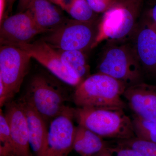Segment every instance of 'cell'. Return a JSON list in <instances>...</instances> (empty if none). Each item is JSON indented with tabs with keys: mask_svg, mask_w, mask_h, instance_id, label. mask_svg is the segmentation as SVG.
Segmentation results:
<instances>
[{
	"mask_svg": "<svg viewBox=\"0 0 156 156\" xmlns=\"http://www.w3.org/2000/svg\"><path fill=\"white\" fill-rule=\"evenodd\" d=\"M107 146L102 137L83 126L76 127L73 150L81 156H95Z\"/></svg>",
	"mask_w": 156,
	"mask_h": 156,
	"instance_id": "cell-16",
	"label": "cell"
},
{
	"mask_svg": "<svg viewBox=\"0 0 156 156\" xmlns=\"http://www.w3.org/2000/svg\"><path fill=\"white\" fill-rule=\"evenodd\" d=\"M28 10L42 33L56 30L68 19L60 9L48 0H34Z\"/></svg>",
	"mask_w": 156,
	"mask_h": 156,
	"instance_id": "cell-15",
	"label": "cell"
},
{
	"mask_svg": "<svg viewBox=\"0 0 156 156\" xmlns=\"http://www.w3.org/2000/svg\"><path fill=\"white\" fill-rule=\"evenodd\" d=\"M52 3H54L55 5L61 7L63 2V0H48Z\"/></svg>",
	"mask_w": 156,
	"mask_h": 156,
	"instance_id": "cell-27",
	"label": "cell"
},
{
	"mask_svg": "<svg viewBox=\"0 0 156 156\" xmlns=\"http://www.w3.org/2000/svg\"><path fill=\"white\" fill-rule=\"evenodd\" d=\"M74 110L68 107L50 122L42 156H68L73 150L76 128L73 123Z\"/></svg>",
	"mask_w": 156,
	"mask_h": 156,
	"instance_id": "cell-8",
	"label": "cell"
},
{
	"mask_svg": "<svg viewBox=\"0 0 156 156\" xmlns=\"http://www.w3.org/2000/svg\"><path fill=\"white\" fill-rule=\"evenodd\" d=\"M149 17L156 29V3L153 8L151 10L150 13Z\"/></svg>",
	"mask_w": 156,
	"mask_h": 156,
	"instance_id": "cell-25",
	"label": "cell"
},
{
	"mask_svg": "<svg viewBox=\"0 0 156 156\" xmlns=\"http://www.w3.org/2000/svg\"><path fill=\"white\" fill-rule=\"evenodd\" d=\"M5 114L11 129V156H34L30 144L27 120L19 101L6 103Z\"/></svg>",
	"mask_w": 156,
	"mask_h": 156,
	"instance_id": "cell-12",
	"label": "cell"
},
{
	"mask_svg": "<svg viewBox=\"0 0 156 156\" xmlns=\"http://www.w3.org/2000/svg\"><path fill=\"white\" fill-rule=\"evenodd\" d=\"M15 47L28 53L62 82L77 87L83 80L70 71L63 64L58 51L41 39L29 44H21Z\"/></svg>",
	"mask_w": 156,
	"mask_h": 156,
	"instance_id": "cell-9",
	"label": "cell"
},
{
	"mask_svg": "<svg viewBox=\"0 0 156 156\" xmlns=\"http://www.w3.org/2000/svg\"><path fill=\"white\" fill-rule=\"evenodd\" d=\"M57 50L63 64L71 72L83 81L89 76V66L85 52L79 50Z\"/></svg>",
	"mask_w": 156,
	"mask_h": 156,
	"instance_id": "cell-17",
	"label": "cell"
},
{
	"mask_svg": "<svg viewBox=\"0 0 156 156\" xmlns=\"http://www.w3.org/2000/svg\"><path fill=\"white\" fill-rule=\"evenodd\" d=\"M74 115L79 125L101 137L117 140L135 137L132 119L124 109L79 107L74 110Z\"/></svg>",
	"mask_w": 156,
	"mask_h": 156,
	"instance_id": "cell-1",
	"label": "cell"
},
{
	"mask_svg": "<svg viewBox=\"0 0 156 156\" xmlns=\"http://www.w3.org/2000/svg\"><path fill=\"white\" fill-rule=\"evenodd\" d=\"M0 23L1 45L29 44L37 35L42 33L29 10L7 17Z\"/></svg>",
	"mask_w": 156,
	"mask_h": 156,
	"instance_id": "cell-10",
	"label": "cell"
},
{
	"mask_svg": "<svg viewBox=\"0 0 156 156\" xmlns=\"http://www.w3.org/2000/svg\"><path fill=\"white\" fill-rule=\"evenodd\" d=\"M25 95L48 123L67 108L62 92L44 76L37 75L31 81Z\"/></svg>",
	"mask_w": 156,
	"mask_h": 156,
	"instance_id": "cell-6",
	"label": "cell"
},
{
	"mask_svg": "<svg viewBox=\"0 0 156 156\" xmlns=\"http://www.w3.org/2000/svg\"><path fill=\"white\" fill-rule=\"evenodd\" d=\"M131 119L136 137L156 143V122L144 119L134 114Z\"/></svg>",
	"mask_w": 156,
	"mask_h": 156,
	"instance_id": "cell-19",
	"label": "cell"
},
{
	"mask_svg": "<svg viewBox=\"0 0 156 156\" xmlns=\"http://www.w3.org/2000/svg\"><path fill=\"white\" fill-rule=\"evenodd\" d=\"M31 58L20 48L12 45H1L0 79L7 89L8 102L19 92L28 73Z\"/></svg>",
	"mask_w": 156,
	"mask_h": 156,
	"instance_id": "cell-7",
	"label": "cell"
},
{
	"mask_svg": "<svg viewBox=\"0 0 156 156\" xmlns=\"http://www.w3.org/2000/svg\"><path fill=\"white\" fill-rule=\"evenodd\" d=\"M92 10L97 14L104 13L114 4L116 0H87Z\"/></svg>",
	"mask_w": 156,
	"mask_h": 156,
	"instance_id": "cell-23",
	"label": "cell"
},
{
	"mask_svg": "<svg viewBox=\"0 0 156 156\" xmlns=\"http://www.w3.org/2000/svg\"><path fill=\"white\" fill-rule=\"evenodd\" d=\"M63 10L73 19L86 22H97V14L87 0H71Z\"/></svg>",
	"mask_w": 156,
	"mask_h": 156,
	"instance_id": "cell-18",
	"label": "cell"
},
{
	"mask_svg": "<svg viewBox=\"0 0 156 156\" xmlns=\"http://www.w3.org/2000/svg\"><path fill=\"white\" fill-rule=\"evenodd\" d=\"M98 27L97 22H82L68 18L59 28L41 39L57 50L85 52L94 48Z\"/></svg>",
	"mask_w": 156,
	"mask_h": 156,
	"instance_id": "cell-5",
	"label": "cell"
},
{
	"mask_svg": "<svg viewBox=\"0 0 156 156\" xmlns=\"http://www.w3.org/2000/svg\"><path fill=\"white\" fill-rule=\"evenodd\" d=\"M0 156H11V129L5 114L0 112Z\"/></svg>",
	"mask_w": 156,
	"mask_h": 156,
	"instance_id": "cell-21",
	"label": "cell"
},
{
	"mask_svg": "<svg viewBox=\"0 0 156 156\" xmlns=\"http://www.w3.org/2000/svg\"><path fill=\"white\" fill-rule=\"evenodd\" d=\"M7 1V7H8V12H9L12 10L13 5L16 0H6Z\"/></svg>",
	"mask_w": 156,
	"mask_h": 156,
	"instance_id": "cell-26",
	"label": "cell"
},
{
	"mask_svg": "<svg viewBox=\"0 0 156 156\" xmlns=\"http://www.w3.org/2000/svg\"><path fill=\"white\" fill-rule=\"evenodd\" d=\"M144 0H116L98 23L94 48L103 41L122 42L131 38L138 23Z\"/></svg>",
	"mask_w": 156,
	"mask_h": 156,
	"instance_id": "cell-2",
	"label": "cell"
},
{
	"mask_svg": "<svg viewBox=\"0 0 156 156\" xmlns=\"http://www.w3.org/2000/svg\"><path fill=\"white\" fill-rule=\"evenodd\" d=\"M109 42L98 66V73L121 81L127 87L143 82V69L132 44Z\"/></svg>",
	"mask_w": 156,
	"mask_h": 156,
	"instance_id": "cell-4",
	"label": "cell"
},
{
	"mask_svg": "<svg viewBox=\"0 0 156 156\" xmlns=\"http://www.w3.org/2000/svg\"><path fill=\"white\" fill-rule=\"evenodd\" d=\"M95 156H142L136 151L131 148L116 145L115 146H107L106 147Z\"/></svg>",
	"mask_w": 156,
	"mask_h": 156,
	"instance_id": "cell-22",
	"label": "cell"
},
{
	"mask_svg": "<svg viewBox=\"0 0 156 156\" xmlns=\"http://www.w3.org/2000/svg\"><path fill=\"white\" fill-rule=\"evenodd\" d=\"M34 1V0H19L17 6L18 13L24 12L28 10Z\"/></svg>",
	"mask_w": 156,
	"mask_h": 156,
	"instance_id": "cell-24",
	"label": "cell"
},
{
	"mask_svg": "<svg viewBox=\"0 0 156 156\" xmlns=\"http://www.w3.org/2000/svg\"><path fill=\"white\" fill-rule=\"evenodd\" d=\"M25 112L31 149L34 156H42L47 143V123L25 95L19 100Z\"/></svg>",
	"mask_w": 156,
	"mask_h": 156,
	"instance_id": "cell-14",
	"label": "cell"
},
{
	"mask_svg": "<svg viewBox=\"0 0 156 156\" xmlns=\"http://www.w3.org/2000/svg\"><path fill=\"white\" fill-rule=\"evenodd\" d=\"M127 88L123 82L98 72L76 87L73 98L78 107L124 109L126 104L122 97Z\"/></svg>",
	"mask_w": 156,
	"mask_h": 156,
	"instance_id": "cell-3",
	"label": "cell"
},
{
	"mask_svg": "<svg viewBox=\"0 0 156 156\" xmlns=\"http://www.w3.org/2000/svg\"><path fill=\"white\" fill-rule=\"evenodd\" d=\"M123 96L134 115L156 122V86L142 82L127 87Z\"/></svg>",
	"mask_w": 156,
	"mask_h": 156,
	"instance_id": "cell-13",
	"label": "cell"
},
{
	"mask_svg": "<svg viewBox=\"0 0 156 156\" xmlns=\"http://www.w3.org/2000/svg\"><path fill=\"white\" fill-rule=\"evenodd\" d=\"M117 145L131 148L142 156H156V143L147 141L136 136L129 139L117 140Z\"/></svg>",
	"mask_w": 156,
	"mask_h": 156,
	"instance_id": "cell-20",
	"label": "cell"
},
{
	"mask_svg": "<svg viewBox=\"0 0 156 156\" xmlns=\"http://www.w3.org/2000/svg\"><path fill=\"white\" fill-rule=\"evenodd\" d=\"M131 38L143 70L156 78V29L150 17L139 22Z\"/></svg>",
	"mask_w": 156,
	"mask_h": 156,
	"instance_id": "cell-11",
	"label": "cell"
}]
</instances>
